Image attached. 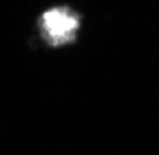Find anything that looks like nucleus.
<instances>
[{
  "label": "nucleus",
  "instance_id": "obj_1",
  "mask_svg": "<svg viewBox=\"0 0 159 155\" xmlns=\"http://www.w3.org/2000/svg\"><path fill=\"white\" fill-rule=\"evenodd\" d=\"M43 26L48 30V37L52 39V43H65L73 37V32L78 28V20L65 9H52L43 15Z\"/></svg>",
  "mask_w": 159,
  "mask_h": 155
}]
</instances>
